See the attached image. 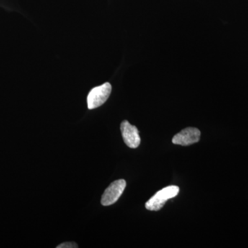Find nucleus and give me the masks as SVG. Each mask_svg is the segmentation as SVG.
I'll return each mask as SVG.
<instances>
[{
    "label": "nucleus",
    "mask_w": 248,
    "mask_h": 248,
    "mask_svg": "<svg viewBox=\"0 0 248 248\" xmlns=\"http://www.w3.org/2000/svg\"><path fill=\"white\" fill-rule=\"evenodd\" d=\"M178 186H170L159 190L146 203V208L151 211H158L164 207L168 200L174 198L179 194Z\"/></svg>",
    "instance_id": "obj_1"
},
{
    "label": "nucleus",
    "mask_w": 248,
    "mask_h": 248,
    "mask_svg": "<svg viewBox=\"0 0 248 248\" xmlns=\"http://www.w3.org/2000/svg\"><path fill=\"white\" fill-rule=\"evenodd\" d=\"M111 91H112V86L108 82L93 88L90 91L87 97V104L89 109L92 110V109L97 108L102 106L110 97Z\"/></svg>",
    "instance_id": "obj_2"
},
{
    "label": "nucleus",
    "mask_w": 248,
    "mask_h": 248,
    "mask_svg": "<svg viewBox=\"0 0 248 248\" xmlns=\"http://www.w3.org/2000/svg\"><path fill=\"white\" fill-rule=\"evenodd\" d=\"M126 186V182L124 179H119L112 182L103 194L102 203L104 206L112 205L120 199Z\"/></svg>",
    "instance_id": "obj_3"
},
{
    "label": "nucleus",
    "mask_w": 248,
    "mask_h": 248,
    "mask_svg": "<svg viewBox=\"0 0 248 248\" xmlns=\"http://www.w3.org/2000/svg\"><path fill=\"white\" fill-rule=\"evenodd\" d=\"M121 132L125 144L129 148H137L141 143L139 130L136 126L125 120L121 124Z\"/></svg>",
    "instance_id": "obj_4"
},
{
    "label": "nucleus",
    "mask_w": 248,
    "mask_h": 248,
    "mask_svg": "<svg viewBox=\"0 0 248 248\" xmlns=\"http://www.w3.org/2000/svg\"><path fill=\"white\" fill-rule=\"evenodd\" d=\"M200 136L201 132L199 129L188 127L174 135L172 143L181 146H190L200 141Z\"/></svg>",
    "instance_id": "obj_5"
},
{
    "label": "nucleus",
    "mask_w": 248,
    "mask_h": 248,
    "mask_svg": "<svg viewBox=\"0 0 248 248\" xmlns=\"http://www.w3.org/2000/svg\"><path fill=\"white\" fill-rule=\"evenodd\" d=\"M78 248V245L74 242H66L59 245L57 248Z\"/></svg>",
    "instance_id": "obj_6"
}]
</instances>
